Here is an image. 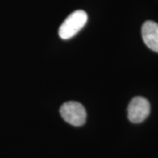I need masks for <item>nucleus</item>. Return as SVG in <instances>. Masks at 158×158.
Returning a JSON list of instances; mask_svg holds the SVG:
<instances>
[{"label":"nucleus","mask_w":158,"mask_h":158,"mask_svg":"<svg viewBox=\"0 0 158 158\" xmlns=\"http://www.w3.org/2000/svg\"><path fill=\"white\" fill-rule=\"evenodd\" d=\"M88 20L86 13L81 10L74 11L64 20L59 29V35L62 40L74 37L86 25Z\"/></svg>","instance_id":"nucleus-1"},{"label":"nucleus","mask_w":158,"mask_h":158,"mask_svg":"<svg viewBox=\"0 0 158 158\" xmlns=\"http://www.w3.org/2000/svg\"><path fill=\"white\" fill-rule=\"evenodd\" d=\"M60 114L64 121L73 126H81L86 122V110L80 102H65L61 106Z\"/></svg>","instance_id":"nucleus-2"},{"label":"nucleus","mask_w":158,"mask_h":158,"mask_svg":"<svg viewBox=\"0 0 158 158\" xmlns=\"http://www.w3.org/2000/svg\"><path fill=\"white\" fill-rule=\"evenodd\" d=\"M150 113V104L143 97H135L131 100L127 108L128 118L133 123H141Z\"/></svg>","instance_id":"nucleus-3"},{"label":"nucleus","mask_w":158,"mask_h":158,"mask_svg":"<svg viewBox=\"0 0 158 158\" xmlns=\"http://www.w3.org/2000/svg\"><path fill=\"white\" fill-rule=\"evenodd\" d=\"M141 34L148 48L158 52V23L152 21H146L142 26Z\"/></svg>","instance_id":"nucleus-4"}]
</instances>
